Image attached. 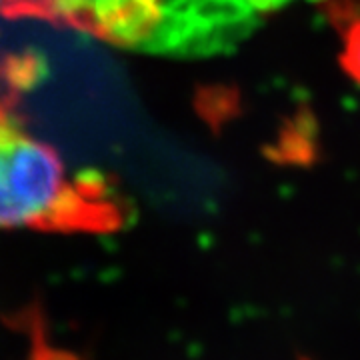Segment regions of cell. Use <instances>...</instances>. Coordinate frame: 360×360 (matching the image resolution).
Returning <instances> with one entry per match:
<instances>
[{"label": "cell", "mask_w": 360, "mask_h": 360, "mask_svg": "<svg viewBox=\"0 0 360 360\" xmlns=\"http://www.w3.org/2000/svg\"><path fill=\"white\" fill-rule=\"evenodd\" d=\"M37 360H65V356L63 354H52V352H44V359L42 356H37Z\"/></svg>", "instance_id": "obj_5"}, {"label": "cell", "mask_w": 360, "mask_h": 360, "mask_svg": "<svg viewBox=\"0 0 360 360\" xmlns=\"http://www.w3.org/2000/svg\"><path fill=\"white\" fill-rule=\"evenodd\" d=\"M278 0H0L6 18L75 28L120 49L196 54L243 32Z\"/></svg>", "instance_id": "obj_1"}, {"label": "cell", "mask_w": 360, "mask_h": 360, "mask_svg": "<svg viewBox=\"0 0 360 360\" xmlns=\"http://www.w3.org/2000/svg\"><path fill=\"white\" fill-rule=\"evenodd\" d=\"M122 219L98 172L68 174L54 148L28 136L14 118L0 122V229L108 232Z\"/></svg>", "instance_id": "obj_2"}, {"label": "cell", "mask_w": 360, "mask_h": 360, "mask_svg": "<svg viewBox=\"0 0 360 360\" xmlns=\"http://www.w3.org/2000/svg\"><path fill=\"white\" fill-rule=\"evenodd\" d=\"M44 77V63L34 52L0 54V122L11 112L26 90Z\"/></svg>", "instance_id": "obj_3"}, {"label": "cell", "mask_w": 360, "mask_h": 360, "mask_svg": "<svg viewBox=\"0 0 360 360\" xmlns=\"http://www.w3.org/2000/svg\"><path fill=\"white\" fill-rule=\"evenodd\" d=\"M340 65L360 84V18L348 26Z\"/></svg>", "instance_id": "obj_4"}]
</instances>
